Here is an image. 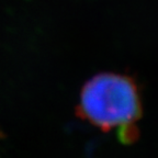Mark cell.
Instances as JSON below:
<instances>
[{
    "label": "cell",
    "mask_w": 158,
    "mask_h": 158,
    "mask_svg": "<svg viewBox=\"0 0 158 158\" xmlns=\"http://www.w3.org/2000/svg\"><path fill=\"white\" fill-rule=\"evenodd\" d=\"M141 114L137 87L126 76L99 74L81 90L78 115L104 132L116 130L120 141L124 144L137 139L136 123Z\"/></svg>",
    "instance_id": "cell-1"
}]
</instances>
